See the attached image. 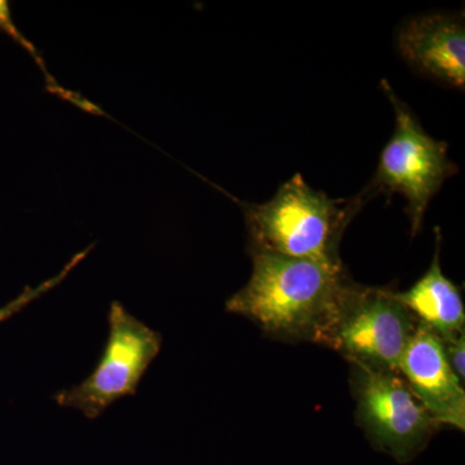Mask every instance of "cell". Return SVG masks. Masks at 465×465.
<instances>
[{"instance_id": "cell-1", "label": "cell", "mask_w": 465, "mask_h": 465, "mask_svg": "<svg viewBox=\"0 0 465 465\" xmlns=\"http://www.w3.org/2000/svg\"><path fill=\"white\" fill-rule=\"evenodd\" d=\"M252 273L226 302L278 341L327 345L351 281L344 266L250 252Z\"/></svg>"}, {"instance_id": "cell-10", "label": "cell", "mask_w": 465, "mask_h": 465, "mask_svg": "<svg viewBox=\"0 0 465 465\" xmlns=\"http://www.w3.org/2000/svg\"><path fill=\"white\" fill-rule=\"evenodd\" d=\"M0 30H3L8 36H11L15 42H17L24 50L29 52L30 56L34 58L36 65L39 66V69L42 70L43 74L45 75V85H47V90L52 92V94H57L61 99L70 101V103L75 104L79 108L85 110V112L92 113V114H103L94 104H91L90 101L84 99V97L79 96V94H74V92L66 91L65 88L61 87V85L57 84L56 79L54 78L48 73L47 66H45V61L43 58L39 56L38 52H36L35 47L27 41L25 36L23 35L16 25H15L14 20H12L11 11H9L8 3L5 0H0Z\"/></svg>"}, {"instance_id": "cell-7", "label": "cell", "mask_w": 465, "mask_h": 465, "mask_svg": "<svg viewBox=\"0 0 465 465\" xmlns=\"http://www.w3.org/2000/svg\"><path fill=\"white\" fill-rule=\"evenodd\" d=\"M397 371L437 424L449 425L463 432V384L450 369L442 341L430 327L418 322Z\"/></svg>"}, {"instance_id": "cell-5", "label": "cell", "mask_w": 465, "mask_h": 465, "mask_svg": "<svg viewBox=\"0 0 465 465\" xmlns=\"http://www.w3.org/2000/svg\"><path fill=\"white\" fill-rule=\"evenodd\" d=\"M418 320L396 292L351 282L326 347L351 365L397 371Z\"/></svg>"}, {"instance_id": "cell-8", "label": "cell", "mask_w": 465, "mask_h": 465, "mask_svg": "<svg viewBox=\"0 0 465 465\" xmlns=\"http://www.w3.org/2000/svg\"><path fill=\"white\" fill-rule=\"evenodd\" d=\"M397 45L418 72L464 90L465 27L460 17L430 14L410 18L401 26Z\"/></svg>"}, {"instance_id": "cell-3", "label": "cell", "mask_w": 465, "mask_h": 465, "mask_svg": "<svg viewBox=\"0 0 465 465\" xmlns=\"http://www.w3.org/2000/svg\"><path fill=\"white\" fill-rule=\"evenodd\" d=\"M109 333L99 362L84 381L57 391L54 402L94 420L113 403L136 396L140 381L162 349V335L119 302L110 304Z\"/></svg>"}, {"instance_id": "cell-9", "label": "cell", "mask_w": 465, "mask_h": 465, "mask_svg": "<svg viewBox=\"0 0 465 465\" xmlns=\"http://www.w3.org/2000/svg\"><path fill=\"white\" fill-rule=\"evenodd\" d=\"M430 268L409 291L396 292L418 322L430 327L440 341H450L465 333V309L460 290L443 274L440 262V234Z\"/></svg>"}, {"instance_id": "cell-11", "label": "cell", "mask_w": 465, "mask_h": 465, "mask_svg": "<svg viewBox=\"0 0 465 465\" xmlns=\"http://www.w3.org/2000/svg\"><path fill=\"white\" fill-rule=\"evenodd\" d=\"M92 246L88 247L87 250L82 251V252L76 253L74 258L67 262L65 268H64L60 273L50 278V280L45 281V282L39 284V286L34 287V289L33 287L27 286L26 289L24 290V292H21L16 299L12 300V302H8L5 307L0 308V323L14 317L15 314L20 313V312L24 311L27 305H30L33 302H35V300L42 298L43 295L50 292L51 290H54V287L63 282L67 275H69L70 272H72L73 269H75V266L78 265L85 256H87V253L90 252Z\"/></svg>"}, {"instance_id": "cell-2", "label": "cell", "mask_w": 465, "mask_h": 465, "mask_svg": "<svg viewBox=\"0 0 465 465\" xmlns=\"http://www.w3.org/2000/svg\"><path fill=\"white\" fill-rule=\"evenodd\" d=\"M365 202L362 195L331 200L311 188L302 174H295L265 203L242 204L250 252L342 265L339 256L342 234Z\"/></svg>"}, {"instance_id": "cell-6", "label": "cell", "mask_w": 465, "mask_h": 465, "mask_svg": "<svg viewBox=\"0 0 465 465\" xmlns=\"http://www.w3.org/2000/svg\"><path fill=\"white\" fill-rule=\"evenodd\" d=\"M351 366L358 424L376 449L400 463L411 460L440 425L415 399L399 372Z\"/></svg>"}, {"instance_id": "cell-4", "label": "cell", "mask_w": 465, "mask_h": 465, "mask_svg": "<svg viewBox=\"0 0 465 465\" xmlns=\"http://www.w3.org/2000/svg\"><path fill=\"white\" fill-rule=\"evenodd\" d=\"M394 114L396 128L382 149L374 183L378 191L399 193L406 200L411 234L420 231L425 211L446 179L458 173L450 161L448 143L425 133L409 106L394 94L387 81L381 82Z\"/></svg>"}, {"instance_id": "cell-12", "label": "cell", "mask_w": 465, "mask_h": 465, "mask_svg": "<svg viewBox=\"0 0 465 465\" xmlns=\"http://www.w3.org/2000/svg\"><path fill=\"white\" fill-rule=\"evenodd\" d=\"M443 342L446 360L450 369L452 370L459 381L464 384L465 381V333L457 339Z\"/></svg>"}]
</instances>
